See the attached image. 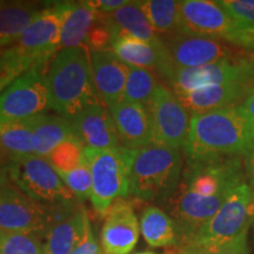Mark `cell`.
<instances>
[{"label": "cell", "instance_id": "obj_33", "mask_svg": "<svg viewBox=\"0 0 254 254\" xmlns=\"http://www.w3.org/2000/svg\"><path fill=\"white\" fill-rule=\"evenodd\" d=\"M58 174L66 187L71 190L74 198H77L79 201L91 199L92 190H93V179H92L90 165H88L86 159L82 161L80 166L74 168V170Z\"/></svg>", "mask_w": 254, "mask_h": 254}, {"label": "cell", "instance_id": "obj_27", "mask_svg": "<svg viewBox=\"0 0 254 254\" xmlns=\"http://www.w3.org/2000/svg\"><path fill=\"white\" fill-rule=\"evenodd\" d=\"M140 231L146 243L152 247L177 245L178 233L173 219L157 206L150 205L144 209Z\"/></svg>", "mask_w": 254, "mask_h": 254}, {"label": "cell", "instance_id": "obj_17", "mask_svg": "<svg viewBox=\"0 0 254 254\" xmlns=\"http://www.w3.org/2000/svg\"><path fill=\"white\" fill-rule=\"evenodd\" d=\"M68 120L73 134L85 147L103 150L120 146L112 114L101 104L88 106Z\"/></svg>", "mask_w": 254, "mask_h": 254}, {"label": "cell", "instance_id": "obj_21", "mask_svg": "<svg viewBox=\"0 0 254 254\" xmlns=\"http://www.w3.org/2000/svg\"><path fill=\"white\" fill-rule=\"evenodd\" d=\"M99 13L107 24L116 28L117 32L129 34L158 49H165L161 37L158 36L142 12L140 1H127V4L111 13Z\"/></svg>", "mask_w": 254, "mask_h": 254}, {"label": "cell", "instance_id": "obj_1", "mask_svg": "<svg viewBox=\"0 0 254 254\" xmlns=\"http://www.w3.org/2000/svg\"><path fill=\"white\" fill-rule=\"evenodd\" d=\"M254 146V124L240 106L190 116L187 160L245 155Z\"/></svg>", "mask_w": 254, "mask_h": 254}, {"label": "cell", "instance_id": "obj_24", "mask_svg": "<svg viewBox=\"0 0 254 254\" xmlns=\"http://www.w3.org/2000/svg\"><path fill=\"white\" fill-rule=\"evenodd\" d=\"M39 140L26 120L0 122V153L6 165L14 159L36 155Z\"/></svg>", "mask_w": 254, "mask_h": 254}, {"label": "cell", "instance_id": "obj_3", "mask_svg": "<svg viewBox=\"0 0 254 254\" xmlns=\"http://www.w3.org/2000/svg\"><path fill=\"white\" fill-rule=\"evenodd\" d=\"M182 151L159 144L135 151L128 178V194L136 199L170 200L183 176Z\"/></svg>", "mask_w": 254, "mask_h": 254}, {"label": "cell", "instance_id": "obj_40", "mask_svg": "<svg viewBox=\"0 0 254 254\" xmlns=\"http://www.w3.org/2000/svg\"><path fill=\"white\" fill-rule=\"evenodd\" d=\"M241 110L245 112V114L247 116L251 122L254 124V85L251 87V90L247 94L246 99L244 100V103L240 105Z\"/></svg>", "mask_w": 254, "mask_h": 254}, {"label": "cell", "instance_id": "obj_18", "mask_svg": "<svg viewBox=\"0 0 254 254\" xmlns=\"http://www.w3.org/2000/svg\"><path fill=\"white\" fill-rule=\"evenodd\" d=\"M110 111L123 147L139 150L153 144V124L146 107L124 100Z\"/></svg>", "mask_w": 254, "mask_h": 254}, {"label": "cell", "instance_id": "obj_31", "mask_svg": "<svg viewBox=\"0 0 254 254\" xmlns=\"http://www.w3.org/2000/svg\"><path fill=\"white\" fill-rule=\"evenodd\" d=\"M33 60L20 53L15 47L5 49L0 55V95L19 77L34 67Z\"/></svg>", "mask_w": 254, "mask_h": 254}, {"label": "cell", "instance_id": "obj_13", "mask_svg": "<svg viewBox=\"0 0 254 254\" xmlns=\"http://www.w3.org/2000/svg\"><path fill=\"white\" fill-rule=\"evenodd\" d=\"M155 144L185 150L189 140L190 116L177 95L159 82L148 106Z\"/></svg>", "mask_w": 254, "mask_h": 254}, {"label": "cell", "instance_id": "obj_14", "mask_svg": "<svg viewBox=\"0 0 254 254\" xmlns=\"http://www.w3.org/2000/svg\"><path fill=\"white\" fill-rule=\"evenodd\" d=\"M231 192L207 198L190 192L183 184H179L174 194L168 200L172 205L179 249L187 246L194 239L200 230L217 213Z\"/></svg>", "mask_w": 254, "mask_h": 254}, {"label": "cell", "instance_id": "obj_5", "mask_svg": "<svg viewBox=\"0 0 254 254\" xmlns=\"http://www.w3.org/2000/svg\"><path fill=\"white\" fill-rule=\"evenodd\" d=\"M215 38L250 51L254 31L237 21L219 1L185 0L180 5V30Z\"/></svg>", "mask_w": 254, "mask_h": 254}, {"label": "cell", "instance_id": "obj_36", "mask_svg": "<svg viewBox=\"0 0 254 254\" xmlns=\"http://www.w3.org/2000/svg\"><path fill=\"white\" fill-rule=\"evenodd\" d=\"M219 4L237 21L254 31V0H221Z\"/></svg>", "mask_w": 254, "mask_h": 254}, {"label": "cell", "instance_id": "obj_29", "mask_svg": "<svg viewBox=\"0 0 254 254\" xmlns=\"http://www.w3.org/2000/svg\"><path fill=\"white\" fill-rule=\"evenodd\" d=\"M159 82L154 71L129 66L124 100L140 104L148 110Z\"/></svg>", "mask_w": 254, "mask_h": 254}, {"label": "cell", "instance_id": "obj_45", "mask_svg": "<svg viewBox=\"0 0 254 254\" xmlns=\"http://www.w3.org/2000/svg\"><path fill=\"white\" fill-rule=\"evenodd\" d=\"M5 49H0V55H1V53H2V51H4Z\"/></svg>", "mask_w": 254, "mask_h": 254}, {"label": "cell", "instance_id": "obj_25", "mask_svg": "<svg viewBox=\"0 0 254 254\" xmlns=\"http://www.w3.org/2000/svg\"><path fill=\"white\" fill-rule=\"evenodd\" d=\"M98 18L90 1H69L68 13L63 25L59 50L84 46L88 32Z\"/></svg>", "mask_w": 254, "mask_h": 254}, {"label": "cell", "instance_id": "obj_37", "mask_svg": "<svg viewBox=\"0 0 254 254\" xmlns=\"http://www.w3.org/2000/svg\"><path fill=\"white\" fill-rule=\"evenodd\" d=\"M72 254H100L99 246H98L97 240H95L93 236V232H92L90 220L86 222L81 240L79 241L78 246L75 247Z\"/></svg>", "mask_w": 254, "mask_h": 254}, {"label": "cell", "instance_id": "obj_20", "mask_svg": "<svg viewBox=\"0 0 254 254\" xmlns=\"http://www.w3.org/2000/svg\"><path fill=\"white\" fill-rule=\"evenodd\" d=\"M251 87L252 86L243 84H226L174 94L190 116H193L209 111L240 106L246 99Z\"/></svg>", "mask_w": 254, "mask_h": 254}, {"label": "cell", "instance_id": "obj_10", "mask_svg": "<svg viewBox=\"0 0 254 254\" xmlns=\"http://www.w3.org/2000/svg\"><path fill=\"white\" fill-rule=\"evenodd\" d=\"M45 65H38L12 82L0 95V122H19L51 109Z\"/></svg>", "mask_w": 254, "mask_h": 254}, {"label": "cell", "instance_id": "obj_6", "mask_svg": "<svg viewBox=\"0 0 254 254\" xmlns=\"http://www.w3.org/2000/svg\"><path fill=\"white\" fill-rule=\"evenodd\" d=\"M55 221V204H43L27 196L11 182L5 168H0V231L38 233L45 238Z\"/></svg>", "mask_w": 254, "mask_h": 254}, {"label": "cell", "instance_id": "obj_41", "mask_svg": "<svg viewBox=\"0 0 254 254\" xmlns=\"http://www.w3.org/2000/svg\"><path fill=\"white\" fill-rule=\"evenodd\" d=\"M136 254H157V253H154V252H141V253H136ZM164 254H180V252H179V250H177V251L171 250V251H166V252H165Z\"/></svg>", "mask_w": 254, "mask_h": 254}, {"label": "cell", "instance_id": "obj_32", "mask_svg": "<svg viewBox=\"0 0 254 254\" xmlns=\"http://www.w3.org/2000/svg\"><path fill=\"white\" fill-rule=\"evenodd\" d=\"M38 233H5L0 231V254H45Z\"/></svg>", "mask_w": 254, "mask_h": 254}, {"label": "cell", "instance_id": "obj_35", "mask_svg": "<svg viewBox=\"0 0 254 254\" xmlns=\"http://www.w3.org/2000/svg\"><path fill=\"white\" fill-rule=\"evenodd\" d=\"M113 43V32L105 21L101 19L99 12L91 31L88 32L84 46L90 52H99V51L111 50Z\"/></svg>", "mask_w": 254, "mask_h": 254}, {"label": "cell", "instance_id": "obj_26", "mask_svg": "<svg viewBox=\"0 0 254 254\" xmlns=\"http://www.w3.org/2000/svg\"><path fill=\"white\" fill-rule=\"evenodd\" d=\"M26 122L39 140L36 154L38 157L46 158L59 144L74 135L71 123L65 117L43 113L26 119Z\"/></svg>", "mask_w": 254, "mask_h": 254}, {"label": "cell", "instance_id": "obj_30", "mask_svg": "<svg viewBox=\"0 0 254 254\" xmlns=\"http://www.w3.org/2000/svg\"><path fill=\"white\" fill-rule=\"evenodd\" d=\"M84 150L85 147L81 141L73 135L57 146L45 159L57 171V173L69 172L80 166L85 160Z\"/></svg>", "mask_w": 254, "mask_h": 254}, {"label": "cell", "instance_id": "obj_15", "mask_svg": "<svg viewBox=\"0 0 254 254\" xmlns=\"http://www.w3.org/2000/svg\"><path fill=\"white\" fill-rule=\"evenodd\" d=\"M101 246L105 254L131 253L139 240L138 218L129 201L120 198L113 202L104 215Z\"/></svg>", "mask_w": 254, "mask_h": 254}, {"label": "cell", "instance_id": "obj_9", "mask_svg": "<svg viewBox=\"0 0 254 254\" xmlns=\"http://www.w3.org/2000/svg\"><path fill=\"white\" fill-rule=\"evenodd\" d=\"M252 199L253 190L247 182L238 185L230 193L213 218L185 247L220 245L236 239L241 233L249 231L251 228L250 205Z\"/></svg>", "mask_w": 254, "mask_h": 254}, {"label": "cell", "instance_id": "obj_44", "mask_svg": "<svg viewBox=\"0 0 254 254\" xmlns=\"http://www.w3.org/2000/svg\"><path fill=\"white\" fill-rule=\"evenodd\" d=\"M250 52H252V53H254V45H253V47H252V49H251V50H250Z\"/></svg>", "mask_w": 254, "mask_h": 254}, {"label": "cell", "instance_id": "obj_42", "mask_svg": "<svg viewBox=\"0 0 254 254\" xmlns=\"http://www.w3.org/2000/svg\"><path fill=\"white\" fill-rule=\"evenodd\" d=\"M0 164H2V165H4V166H6V161H5V159L2 158L1 153H0Z\"/></svg>", "mask_w": 254, "mask_h": 254}, {"label": "cell", "instance_id": "obj_11", "mask_svg": "<svg viewBox=\"0 0 254 254\" xmlns=\"http://www.w3.org/2000/svg\"><path fill=\"white\" fill-rule=\"evenodd\" d=\"M173 69L195 68L240 55L245 49L215 38L177 31L161 38Z\"/></svg>", "mask_w": 254, "mask_h": 254}, {"label": "cell", "instance_id": "obj_46", "mask_svg": "<svg viewBox=\"0 0 254 254\" xmlns=\"http://www.w3.org/2000/svg\"><path fill=\"white\" fill-rule=\"evenodd\" d=\"M253 228V241H254V227H252Z\"/></svg>", "mask_w": 254, "mask_h": 254}, {"label": "cell", "instance_id": "obj_2", "mask_svg": "<svg viewBox=\"0 0 254 254\" xmlns=\"http://www.w3.org/2000/svg\"><path fill=\"white\" fill-rule=\"evenodd\" d=\"M47 85L51 109L67 119L88 106L100 104L90 51L85 46L63 49L57 53L47 74Z\"/></svg>", "mask_w": 254, "mask_h": 254}, {"label": "cell", "instance_id": "obj_19", "mask_svg": "<svg viewBox=\"0 0 254 254\" xmlns=\"http://www.w3.org/2000/svg\"><path fill=\"white\" fill-rule=\"evenodd\" d=\"M111 50L126 65L152 71L155 69L165 79H167L173 71L166 49H158L146 41L136 39L123 32H117L114 34Z\"/></svg>", "mask_w": 254, "mask_h": 254}, {"label": "cell", "instance_id": "obj_7", "mask_svg": "<svg viewBox=\"0 0 254 254\" xmlns=\"http://www.w3.org/2000/svg\"><path fill=\"white\" fill-rule=\"evenodd\" d=\"M166 80L176 94L226 84L254 85V53L240 55L195 68H174Z\"/></svg>", "mask_w": 254, "mask_h": 254}, {"label": "cell", "instance_id": "obj_8", "mask_svg": "<svg viewBox=\"0 0 254 254\" xmlns=\"http://www.w3.org/2000/svg\"><path fill=\"white\" fill-rule=\"evenodd\" d=\"M2 167L11 182L36 201L52 205L74 200V195L45 158L26 155Z\"/></svg>", "mask_w": 254, "mask_h": 254}, {"label": "cell", "instance_id": "obj_38", "mask_svg": "<svg viewBox=\"0 0 254 254\" xmlns=\"http://www.w3.org/2000/svg\"><path fill=\"white\" fill-rule=\"evenodd\" d=\"M91 5L101 13H111L127 4V0H97V1H90Z\"/></svg>", "mask_w": 254, "mask_h": 254}, {"label": "cell", "instance_id": "obj_4", "mask_svg": "<svg viewBox=\"0 0 254 254\" xmlns=\"http://www.w3.org/2000/svg\"><path fill=\"white\" fill-rule=\"evenodd\" d=\"M136 150L85 147L84 155L93 179L91 201L98 214L105 215L116 200L128 195L129 170Z\"/></svg>", "mask_w": 254, "mask_h": 254}, {"label": "cell", "instance_id": "obj_22", "mask_svg": "<svg viewBox=\"0 0 254 254\" xmlns=\"http://www.w3.org/2000/svg\"><path fill=\"white\" fill-rule=\"evenodd\" d=\"M90 220L84 206H79L74 213L49 228L45 234V254H72L84 234Z\"/></svg>", "mask_w": 254, "mask_h": 254}, {"label": "cell", "instance_id": "obj_28", "mask_svg": "<svg viewBox=\"0 0 254 254\" xmlns=\"http://www.w3.org/2000/svg\"><path fill=\"white\" fill-rule=\"evenodd\" d=\"M180 5L176 0H145L140 1L142 12L151 26L161 38L180 30Z\"/></svg>", "mask_w": 254, "mask_h": 254}, {"label": "cell", "instance_id": "obj_12", "mask_svg": "<svg viewBox=\"0 0 254 254\" xmlns=\"http://www.w3.org/2000/svg\"><path fill=\"white\" fill-rule=\"evenodd\" d=\"M68 9L69 1L53 2L41 8L12 46L33 60L36 66L46 65L51 56L59 50L63 25Z\"/></svg>", "mask_w": 254, "mask_h": 254}, {"label": "cell", "instance_id": "obj_39", "mask_svg": "<svg viewBox=\"0 0 254 254\" xmlns=\"http://www.w3.org/2000/svg\"><path fill=\"white\" fill-rule=\"evenodd\" d=\"M244 166H245L246 182L252 189L254 194V146L244 155Z\"/></svg>", "mask_w": 254, "mask_h": 254}, {"label": "cell", "instance_id": "obj_16", "mask_svg": "<svg viewBox=\"0 0 254 254\" xmlns=\"http://www.w3.org/2000/svg\"><path fill=\"white\" fill-rule=\"evenodd\" d=\"M90 57L97 93L107 109H113L124 101L129 66L112 50L90 52Z\"/></svg>", "mask_w": 254, "mask_h": 254}, {"label": "cell", "instance_id": "obj_34", "mask_svg": "<svg viewBox=\"0 0 254 254\" xmlns=\"http://www.w3.org/2000/svg\"><path fill=\"white\" fill-rule=\"evenodd\" d=\"M250 231V230H249ZM249 231L241 233L236 239L225 244L208 247L189 246L179 250L180 254H250Z\"/></svg>", "mask_w": 254, "mask_h": 254}, {"label": "cell", "instance_id": "obj_23", "mask_svg": "<svg viewBox=\"0 0 254 254\" xmlns=\"http://www.w3.org/2000/svg\"><path fill=\"white\" fill-rule=\"evenodd\" d=\"M40 11L38 2L0 1V49L13 45Z\"/></svg>", "mask_w": 254, "mask_h": 254}, {"label": "cell", "instance_id": "obj_43", "mask_svg": "<svg viewBox=\"0 0 254 254\" xmlns=\"http://www.w3.org/2000/svg\"><path fill=\"white\" fill-rule=\"evenodd\" d=\"M251 227H254V217L252 218V220H251Z\"/></svg>", "mask_w": 254, "mask_h": 254}]
</instances>
